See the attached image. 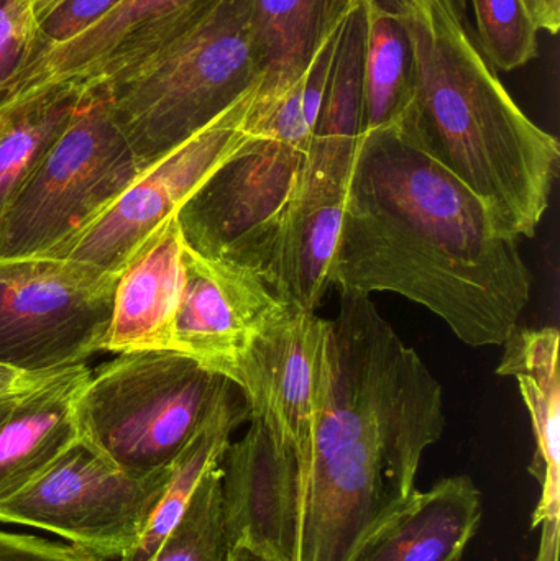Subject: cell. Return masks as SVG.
<instances>
[{
	"instance_id": "4",
	"label": "cell",
	"mask_w": 560,
	"mask_h": 561,
	"mask_svg": "<svg viewBox=\"0 0 560 561\" xmlns=\"http://www.w3.org/2000/svg\"><path fill=\"white\" fill-rule=\"evenodd\" d=\"M249 9L250 0H216L157 55L95 88L144 170L259 85Z\"/></svg>"
},
{
	"instance_id": "28",
	"label": "cell",
	"mask_w": 560,
	"mask_h": 561,
	"mask_svg": "<svg viewBox=\"0 0 560 561\" xmlns=\"http://www.w3.org/2000/svg\"><path fill=\"white\" fill-rule=\"evenodd\" d=\"M52 375L55 373H26L22 369L0 365V398L35 388Z\"/></svg>"
},
{
	"instance_id": "23",
	"label": "cell",
	"mask_w": 560,
	"mask_h": 561,
	"mask_svg": "<svg viewBox=\"0 0 560 561\" xmlns=\"http://www.w3.org/2000/svg\"><path fill=\"white\" fill-rule=\"evenodd\" d=\"M220 461L206 471L186 510L148 561L230 559L237 543L227 523Z\"/></svg>"
},
{
	"instance_id": "1",
	"label": "cell",
	"mask_w": 560,
	"mask_h": 561,
	"mask_svg": "<svg viewBox=\"0 0 560 561\" xmlns=\"http://www.w3.org/2000/svg\"><path fill=\"white\" fill-rule=\"evenodd\" d=\"M331 286L426 307L469 346H502L532 299L518 240L403 127L362 131Z\"/></svg>"
},
{
	"instance_id": "32",
	"label": "cell",
	"mask_w": 560,
	"mask_h": 561,
	"mask_svg": "<svg viewBox=\"0 0 560 561\" xmlns=\"http://www.w3.org/2000/svg\"><path fill=\"white\" fill-rule=\"evenodd\" d=\"M66 0H33V10H35L36 20L39 23L46 19V16L52 15L59 5Z\"/></svg>"
},
{
	"instance_id": "6",
	"label": "cell",
	"mask_w": 560,
	"mask_h": 561,
	"mask_svg": "<svg viewBox=\"0 0 560 561\" xmlns=\"http://www.w3.org/2000/svg\"><path fill=\"white\" fill-rule=\"evenodd\" d=\"M232 385L183 353H121L92 371L79 394V438L128 473H158Z\"/></svg>"
},
{
	"instance_id": "3",
	"label": "cell",
	"mask_w": 560,
	"mask_h": 561,
	"mask_svg": "<svg viewBox=\"0 0 560 561\" xmlns=\"http://www.w3.org/2000/svg\"><path fill=\"white\" fill-rule=\"evenodd\" d=\"M224 506L237 546L279 561H347L370 527L400 503L385 477L377 434L319 415L308 463L250 419L222 461Z\"/></svg>"
},
{
	"instance_id": "19",
	"label": "cell",
	"mask_w": 560,
	"mask_h": 561,
	"mask_svg": "<svg viewBox=\"0 0 560 561\" xmlns=\"http://www.w3.org/2000/svg\"><path fill=\"white\" fill-rule=\"evenodd\" d=\"M559 330L519 329L503 343L499 376H512L518 385L536 435L535 471L542 484L538 510H559L560 378Z\"/></svg>"
},
{
	"instance_id": "10",
	"label": "cell",
	"mask_w": 560,
	"mask_h": 561,
	"mask_svg": "<svg viewBox=\"0 0 560 561\" xmlns=\"http://www.w3.org/2000/svg\"><path fill=\"white\" fill-rule=\"evenodd\" d=\"M255 89L190 140L148 167L94 222L46 256L121 273L145 240L190 201L207 178L250 138Z\"/></svg>"
},
{
	"instance_id": "29",
	"label": "cell",
	"mask_w": 560,
	"mask_h": 561,
	"mask_svg": "<svg viewBox=\"0 0 560 561\" xmlns=\"http://www.w3.org/2000/svg\"><path fill=\"white\" fill-rule=\"evenodd\" d=\"M539 32L556 35L560 28V0H522Z\"/></svg>"
},
{
	"instance_id": "24",
	"label": "cell",
	"mask_w": 560,
	"mask_h": 561,
	"mask_svg": "<svg viewBox=\"0 0 560 561\" xmlns=\"http://www.w3.org/2000/svg\"><path fill=\"white\" fill-rule=\"evenodd\" d=\"M479 46L493 68L515 71L538 56V26L522 0H472Z\"/></svg>"
},
{
	"instance_id": "17",
	"label": "cell",
	"mask_w": 560,
	"mask_h": 561,
	"mask_svg": "<svg viewBox=\"0 0 560 561\" xmlns=\"http://www.w3.org/2000/svg\"><path fill=\"white\" fill-rule=\"evenodd\" d=\"M183 233L173 216L132 256L118 276L101 352L171 350L183 286Z\"/></svg>"
},
{
	"instance_id": "31",
	"label": "cell",
	"mask_w": 560,
	"mask_h": 561,
	"mask_svg": "<svg viewBox=\"0 0 560 561\" xmlns=\"http://www.w3.org/2000/svg\"><path fill=\"white\" fill-rule=\"evenodd\" d=\"M227 561H279L273 559V557L266 556V553L259 552V550L252 549V547L243 546V543H239V546L233 549L232 556Z\"/></svg>"
},
{
	"instance_id": "12",
	"label": "cell",
	"mask_w": 560,
	"mask_h": 561,
	"mask_svg": "<svg viewBox=\"0 0 560 561\" xmlns=\"http://www.w3.org/2000/svg\"><path fill=\"white\" fill-rule=\"evenodd\" d=\"M288 306L252 270L201 255L184 243L171 352L232 382L256 336Z\"/></svg>"
},
{
	"instance_id": "14",
	"label": "cell",
	"mask_w": 560,
	"mask_h": 561,
	"mask_svg": "<svg viewBox=\"0 0 560 561\" xmlns=\"http://www.w3.org/2000/svg\"><path fill=\"white\" fill-rule=\"evenodd\" d=\"M367 10L358 0L339 30L328 89L312 128L305 176L296 201H345L352 164L364 131Z\"/></svg>"
},
{
	"instance_id": "16",
	"label": "cell",
	"mask_w": 560,
	"mask_h": 561,
	"mask_svg": "<svg viewBox=\"0 0 560 561\" xmlns=\"http://www.w3.org/2000/svg\"><path fill=\"white\" fill-rule=\"evenodd\" d=\"M91 373L81 363L35 388L0 398V503L79 440L76 404Z\"/></svg>"
},
{
	"instance_id": "5",
	"label": "cell",
	"mask_w": 560,
	"mask_h": 561,
	"mask_svg": "<svg viewBox=\"0 0 560 561\" xmlns=\"http://www.w3.org/2000/svg\"><path fill=\"white\" fill-rule=\"evenodd\" d=\"M322 411L374 428L395 496L404 500L416 490L424 450L446 425L443 386L367 294L341 290Z\"/></svg>"
},
{
	"instance_id": "9",
	"label": "cell",
	"mask_w": 560,
	"mask_h": 561,
	"mask_svg": "<svg viewBox=\"0 0 560 561\" xmlns=\"http://www.w3.org/2000/svg\"><path fill=\"white\" fill-rule=\"evenodd\" d=\"M170 467L134 474L79 438L39 477L0 503V523L36 527L95 559L121 560L144 534Z\"/></svg>"
},
{
	"instance_id": "7",
	"label": "cell",
	"mask_w": 560,
	"mask_h": 561,
	"mask_svg": "<svg viewBox=\"0 0 560 561\" xmlns=\"http://www.w3.org/2000/svg\"><path fill=\"white\" fill-rule=\"evenodd\" d=\"M101 89L82 95L0 220V259L49 255L94 222L141 173Z\"/></svg>"
},
{
	"instance_id": "11",
	"label": "cell",
	"mask_w": 560,
	"mask_h": 561,
	"mask_svg": "<svg viewBox=\"0 0 560 561\" xmlns=\"http://www.w3.org/2000/svg\"><path fill=\"white\" fill-rule=\"evenodd\" d=\"M331 378V320L289 304L240 363L233 385L249 421L262 422L306 465Z\"/></svg>"
},
{
	"instance_id": "2",
	"label": "cell",
	"mask_w": 560,
	"mask_h": 561,
	"mask_svg": "<svg viewBox=\"0 0 560 561\" xmlns=\"http://www.w3.org/2000/svg\"><path fill=\"white\" fill-rule=\"evenodd\" d=\"M413 43L403 127L482 199L496 229L535 237L559 174L558 138L513 101L466 25L464 0H385Z\"/></svg>"
},
{
	"instance_id": "8",
	"label": "cell",
	"mask_w": 560,
	"mask_h": 561,
	"mask_svg": "<svg viewBox=\"0 0 560 561\" xmlns=\"http://www.w3.org/2000/svg\"><path fill=\"white\" fill-rule=\"evenodd\" d=\"M118 276L58 256L0 259V365L56 373L101 352Z\"/></svg>"
},
{
	"instance_id": "26",
	"label": "cell",
	"mask_w": 560,
	"mask_h": 561,
	"mask_svg": "<svg viewBox=\"0 0 560 561\" xmlns=\"http://www.w3.org/2000/svg\"><path fill=\"white\" fill-rule=\"evenodd\" d=\"M121 2L122 0H66L62 2L52 15L39 23L36 55L33 61L53 46L62 45L94 25Z\"/></svg>"
},
{
	"instance_id": "18",
	"label": "cell",
	"mask_w": 560,
	"mask_h": 561,
	"mask_svg": "<svg viewBox=\"0 0 560 561\" xmlns=\"http://www.w3.org/2000/svg\"><path fill=\"white\" fill-rule=\"evenodd\" d=\"M358 0H250L249 30L259 72L252 108L292 91Z\"/></svg>"
},
{
	"instance_id": "30",
	"label": "cell",
	"mask_w": 560,
	"mask_h": 561,
	"mask_svg": "<svg viewBox=\"0 0 560 561\" xmlns=\"http://www.w3.org/2000/svg\"><path fill=\"white\" fill-rule=\"evenodd\" d=\"M542 529L541 546L536 561L559 560V520H545L539 524Z\"/></svg>"
},
{
	"instance_id": "13",
	"label": "cell",
	"mask_w": 560,
	"mask_h": 561,
	"mask_svg": "<svg viewBox=\"0 0 560 561\" xmlns=\"http://www.w3.org/2000/svg\"><path fill=\"white\" fill-rule=\"evenodd\" d=\"M214 2L216 0H122L75 38L42 53L0 104L62 82L82 92L101 88L170 45Z\"/></svg>"
},
{
	"instance_id": "15",
	"label": "cell",
	"mask_w": 560,
	"mask_h": 561,
	"mask_svg": "<svg viewBox=\"0 0 560 561\" xmlns=\"http://www.w3.org/2000/svg\"><path fill=\"white\" fill-rule=\"evenodd\" d=\"M482 513V494L469 477L444 478L395 504L347 561H462Z\"/></svg>"
},
{
	"instance_id": "20",
	"label": "cell",
	"mask_w": 560,
	"mask_h": 561,
	"mask_svg": "<svg viewBox=\"0 0 560 561\" xmlns=\"http://www.w3.org/2000/svg\"><path fill=\"white\" fill-rule=\"evenodd\" d=\"M82 95L81 89L62 82L0 104V220L71 121Z\"/></svg>"
},
{
	"instance_id": "25",
	"label": "cell",
	"mask_w": 560,
	"mask_h": 561,
	"mask_svg": "<svg viewBox=\"0 0 560 561\" xmlns=\"http://www.w3.org/2000/svg\"><path fill=\"white\" fill-rule=\"evenodd\" d=\"M38 26L33 0H0V102L35 58Z\"/></svg>"
},
{
	"instance_id": "22",
	"label": "cell",
	"mask_w": 560,
	"mask_h": 561,
	"mask_svg": "<svg viewBox=\"0 0 560 561\" xmlns=\"http://www.w3.org/2000/svg\"><path fill=\"white\" fill-rule=\"evenodd\" d=\"M364 131L400 124L413 102L414 51L398 13L385 0H365Z\"/></svg>"
},
{
	"instance_id": "27",
	"label": "cell",
	"mask_w": 560,
	"mask_h": 561,
	"mask_svg": "<svg viewBox=\"0 0 560 561\" xmlns=\"http://www.w3.org/2000/svg\"><path fill=\"white\" fill-rule=\"evenodd\" d=\"M0 561H101L71 543L0 530Z\"/></svg>"
},
{
	"instance_id": "21",
	"label": "cell",
	"mask_w": 560,
	"mask_h": 561,
	"mask_svg": "<svg viewBox=\"0 0 560 561\" xmlns=\"http://www.w3.org/2000/svg\"><path fill=\"white\" fill-rule=\"evenodd\" d=\"M245 421H249V408L240 389L232 385L170 465V478L157 510L151 514L137 546L121 561H148L155 556L186 510L206 471L222 460L233 431Z\"/></svg>"
}]
</instances>
